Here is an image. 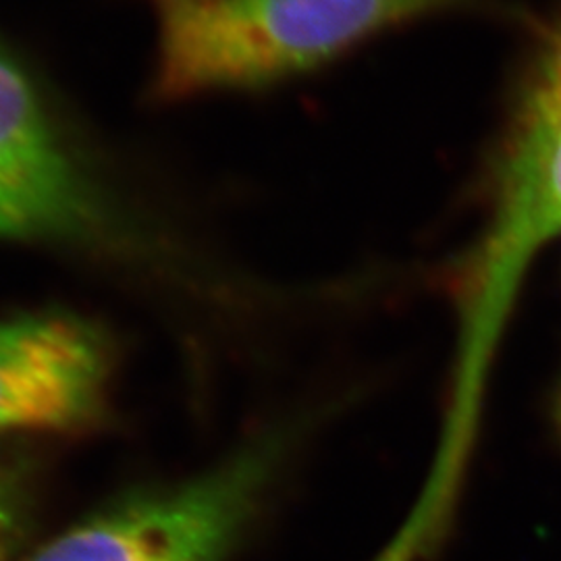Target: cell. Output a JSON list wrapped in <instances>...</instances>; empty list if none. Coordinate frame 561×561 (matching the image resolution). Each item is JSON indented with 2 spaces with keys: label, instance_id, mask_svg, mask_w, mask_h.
I'll use <instances>...</instances> for the list:
<instances>
[{
  "label": "cell",
  "instance_id": "7a4b0ae2",
  "mask_svg": "<svg viewBox=\"0 0 561 561\" xmlns=\"http://www.w3.org/2000/svg\"><path fill=\"white\" fill-rule=\"evenodd\" d=\"M152 92L183 101L314 71L389 30L491 0H152Z\"/></svg>",
  "mask_w": 561,
  "mask_h": 561
},
{
  "label": "cell",
  "instance_id": "5b68a950",
  "mask_svg": "<svg viewBox=\"0 0 561 561\" xmlns=\"http://www.w3.org/2000/svg\"><path fill=\"white\" fill-rule=\"evenodd\" d=\"M111 225L20 65L0 50V236L90 240Z\"/></svg>",
  "mask_w": 561,
  "mask_h": 561
},
{
  "label": "cell",
  "instance_id": "8992f818",
  "mask_svg": "<svg viewBox=\"0 0 561 561\" xmlns=\"http://www.w3.org/2000/svg\"><path fill=\"white\" fill-rule=\"evenodd\" d=\"M34 514V470L23 458H0V561H20Z\"/></svg>",
  "mask_w": 561,
  "mask_h": 561
},
{
  "label": "cell",
  "instance_id": "6da1fadb",
  "mask_svg": "<svg viewBox=\"0 0 561 561\" xmlns=\"http://www.w3.org/2000/svg\"><path fill=\"white\" fill-rule=\"evenodd\" d=\"M491 213L463 261L460 347L447 419L479 424L505 322L542 248L561 233V11L545 25L507 115L491 175Z\"/></svg>",
  "mask_w": 561,
  "mask_h": 561
},
{
  "label": "cell",
  "instance_id": "277c9868",
  "mask_svg": "<svg viewBox=\"0 0 561 561\" xmlns=\"http://www.w3.org/2000/svg\"><path fill=\"white\" fill-rule=\"evenodd\" d=\"M111 345L71 312L44 310L0 321V437L73 433L101 419Z\"/></svg>",
  "mask_w": 561,
  "mask_h": 561
},
{
  "label": "cell",
  "instance_id": "3957f363",
  "mask_svg": "<svg viewBox=\"0 0 561 561\" xmlns=\"http://www.w3.org/2000/svg\"><path fill=\"white\" fill-rule=\"evenodd\" d=\"M273 431L185 481L141 489L62 530L20 561H229L289 454Z\"/></svg>",
  "mask_w": 561,
  "mask_h": 561
},
{
  "label": "cell",
  "instance_id": "52a82bcc",
  "mask_svg": "<svg viewBox=\"0 0 561 561\" xmlns=\"http://www.w3.org/2000/svg\"><path fill=\"white\" fill-rule=\"evenodd\" d=\"M553 421H556V428H558L561 439V382L558 387V393H556V401H553Z\"/></svg>",
  "mask_w": 561,
  "mask_h": 561
}]
</instances>
